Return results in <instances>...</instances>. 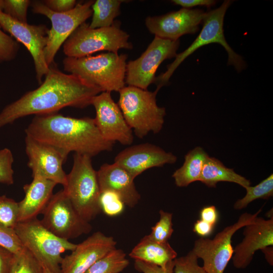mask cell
<instances>
[{
	"mask_svg": "<svg viewBox=\"0 0 273 273\" xmlns=\"http://www.w3.org/2000/svg\"><path fill=\"white\" fill-rule=\"evenodd\" d=\"M44 80L36 89L27 92L7 105L0 112V128L31 115L57 113L67 107L84 108L102 92L79 77L63 72L54 63Z\"/></svg>",
	"mask_w": 273,
	"mask_h": 273,
	"instance_id": "cell-1",
	"label": "cell"
},
{
	"mask_svg": "<svg viewBox=\"0 0 273 273\" xmlns=\"http://www.w3.org/2000/svg\"><path fill=\"white\" fill-rule=\"evenodd\" d=\"M25 132L55 148L66 158L72 152L92 158L102 152L111 151L114 144L102 136L94 118H73L57 113L35 115Z\"/></svg>",
	"mask_w": 273,
	"mask_h": 273,
	"instance_id": "cell-2",
	"label": "cell"
},
{
	"mask_svg": "<svg viewBox=\"0 0 273 273\" xmlns=\"http://www.w3.org/2000/svg\"><path fill=\"white\" fill-rule=\"evenodd\" d=\"M126 54L108 52L80 58L66 57L64 70L79 77L102 92H119L125 86Z\"/></svg>",
	"mask_w": 273,
	"mask_h": 273,
	"instance_id": "cell-3",
	"label": "cell"
},
{
	"mask_svg": "<svg viewBox=\"0 0 273 273\" xmlns=\"http://www.w3.org/2000/svg\"><path fill=\"white\" fill-rule=\"evenodd\" d=\"M158 91L128 85L118 92L117 104L127 124L139 138L145 137L150 132L157 133L163 127L166 110L157 104Z\"/></svg>",
	"mask_w": 273,
	"mask_h": 273,
	"instance_id": "cell-4",
	"label": "cell"
},
{
	"mask_svg": "<svg viewBox=\"0 0 273 273\" xmlns=\"http://www.w3.org/2000/svg\"><path fill=\"white\" fill-rule=\"evenodd\" d=\"M91 158L74 154L73 166L63 189L79 215L89 222L102 211L97 171Z\"/></svg>",
	"mask_w": 273,
	"mask_h": 273,
	"instance_id": "cell-5",
	"label": "cell"
},
{
	"mask_svg": "<svg viewBox=\"0 0 273 273\" xmlns=\"http://www.w3.org/2000/svg\"><path fill=\"white\" fill-rule=\"evenodd\" d=\"M232 1H224L218 8L206 13L203 20V27L200 33L192 43L184 52L178 54L167 70L156 77L154 83L160 89L166 85L175 69L190 55L200 48L212 43L221 44L228 55V64L233 65L238 72L243 70L246 64L242 57L236 53L225 40L223 29L224 17Z\"/></svg>",
	"mask_w": 273,
	"mask_h": 273,
	"instance_id": "cell-6",
	"label": "cell"
},
{
	"mask_svg": "<svg viewBox=\"0 0 273 273\" xmlns=\"http://www.w3.org/2000/svg\"><path fill=\"white\" fill-rule=\"evenodd\" d=\"M14 229L24 247L52 273H61L62 254L76 246L55 235L37 218L19 222Z\"/></svg>",
	"mask_w": 273,
	"mask_h": 273,
	"instance_id": "cell-7",
	"label": "cell"
},
{
	"mask_svg": "<svg viewBox=\"0 0 273 273\" xmlns=\"http://www.w3.org/2000/svg\"><path fill=\"white\" fill-rule=\"evenodd\" d=\"M129 35L115 21L108 27L93 29L85 22L81 24L63 44L68 57L80 58L102 51L118 53L121 49H131Z\"/></svg>",
	"mask_w": 273,
	"mask_h": 273,
	"instance_id": "cell-8",
	"label": "cell"
},
{
	"mask_svg": "<svg viewBox=\"0 0 273 273\" xmlns=\"http://www.w3.org/2000/svg\"><path fill=\"white\" fill-rule=\"evenodd\" d=\"M94 2L88 1L78 3L73 9L63 13L51 10L42 1L31 3L33 13L45 16L51 22L44 51L45 60L49 66L54 63L57 53L70 35L92 15V6Z\"/></svg>",
	"mask_w": 273,
	"mask_h": 273,
	"instance_id": "cell-9",
	"label": "cell"
},
{
	"mask_svg": "<svg viewBox=\"0 0 273 273\" xmlns=\"http://www.w3.org/2000/svg\"><path fill=\"white\" fill-rule=\"evenodd\" d=\"M261 211L260 209L254 214L244 213L237 222L225 227L212 239L201 237L195 241L192 250L203 260V267L207 273H223L234 253L232 237L238 230L252 222Z\"/></svg>",
	"mask_w": 273,
	"mask_h": 273,
	"instance_id": "cell-10",
	"label": "cell"
},
{
	"mask_svg": "<svg viewBox=\"0 0 273 273\" xmlns=\"http://www.w3.org/2000/svg\"><path fill=\"white\" fill-rule=\"evenodd\" d=\"M179 46V39L171 40L155 36L140 57L127 63L125 83L147 89L151 83H154L159 65L166 59L175 58Z\"/></svg>",
	"mask_w": 273,
	"mask_h": 273,
	"instance_id": "cell-11",
	"label": "cell"
},
{
	"mask_svg": "<svg viewBox=\"0 0 273 273\" xmlns=\"http://www.w3.org/2000/svg\"><path fill=\"white\" fill-rule=\"evenodd\" d=\"M40 220L55 235L69 240L89 233L92 226L77 213L63 190L53 194Z\"/></svg>",
	"mask_w": 273,
	"mask_h": 273,
	"instance_id": "cell-12",
	"label": "cell"
},
{
	"mask_svg": "<svg viewBox=\"0 0 273 273\" xmlns=\"http://www.w3.org/2000/svg\"><path fill=\"white\" fill-rule=\"evenodd\" d=\"M0 26L4 31L18 42L22 43L31 55L40 84L47 74L49 66L47 64L44 51L47 44L49 29L43 24L30 25L17 21L0 11Z\"/></svg>",
	"mask_w": 273,
	"mask_h": 273,
	"instance_id": "cell-13",
	"label": "cell"
},
{
	"mask_svg": "<svg viewBox=\"0 0 273 273\" xmlns=\"http://www.w3.org/2000/svg\"><path fill=\"white\" fill-rule=\"evenodd\" d=\"M92 105L96 111V124L102 136L107 141L123 145L133 141L132 129L126 122L122 113L111 96V93L103 92L95 96Z\"/></svg>",
	"mask_w": 273,
	"mask_h": 273,
	"instance_id": "cell-14",
	"label": "cell"
},
{
	"mask_svg": "<svg viewBox=\"0 0 273 273\" xmlns=\"http://www.w3.org/2000/svg\"><path fill=\"white\" fill-rule=\"evenodd\" d=\"M206 14L201 9L181 8L160 16H149L145 24L155 36L176 40L185 34L196 33Z\"/></svg>",
	"mask_w": 273,
	"mask_h": 273,
	"instance_id": "cell-15",
	"label": "cell"
},
{
	"mask_svg": "<svg viewBox=\"0 0 273 273\" xmlns=\"http://www.w3.org/2000/svg\"><path fill=\"white\" fill-rule=\"evenodd\" d=\"M25 152L32 176H39L64 186L67 174L63 165L67 158L55 148L26 135Z\"/></svg>",
	"mask_w": 273,
	"mask_h": 273,
	"instance_id": "cell-16",
	"label": "cell"
},
{
	"mask_svg": "<svg viewBox=\"0 0 273 273\" xmlns=\"http://www.w3.org/2000/svg\"><path fill=\"white\" fill-rule=\"evenodd\" d=\"M114 238L98 231L78 244L63 258L61 273H85L98 260L116 248Z\"/></svg>",
	"mask_w": 273,
	"mask_h": 273,
	"instance_id": "cell-17",
	"label": "cell"
},
{
	"mask_svg": "<svg viewBox=\"0 0 273 273\" xmlns=\"http://www.w3.org/2000/svg\"><path fill=\"white\" fill-rule=\"evenodd\" d=\"M177 157L171 152L150 143L129 147L115 157L114 163L125 169L133 178L147 169L162 167L176 162Z\"/></svg>",
	"mask_w": 273,
	"mask_h": 273,
	"instance_id": "cell-18",
	"label": "cell"
},
{
	"mask_svg": "<svg viewBox=\"0 0 273 273\" xmlns=\"http://www.w3.org/2000/svg\"><path fill=\"white\" fill-rule=\"evenodd\" d=\"M244 227V238L234 249L232 257L234 267L238 269L247 267L256 251L273 245V217L257 216Z\"/></svg>",
	"mask_w": 273,
	"mask_h": 273,
	"instance_id": "cell-19",
	"label": "cell"
},
{
	"mask_svg": "<svg viewBox=\"0 0 273 273\" xmlns=\"http://www.w3.org/2000/svg\"><path fill=\"white\" fill-rule=\"evenodd\" d=\"M101 193L110 191L120 198L125 205L134 207L141 199L132 176L123 167L114 162L104 163L97 171Z\"/></svg>",
	"mask_w": 273,
	"mask_h": 273,
	"instance_id": "cell-20",
	"label": "cell"
},
{
	"mask_svg": "<svg viewBox=\"0 0 273 273\" xmlns=\"http://www.w3.org/2000/svg\"><path fill=\"white\" fill-rule=\"evenodd\" d=\"M32 181L23 186L24 198L18 203V222L37 218L42 214L53 195L57 185L39 176H32Z\"/></svg>",
	"mask_w": 273,
	"mask_h": 273,
	"instance_id": "cell-21",
	"label": "cell"
},
{
	"mask_svg": "<svg viewBox=\"0 0 273 273\" xmlns=\"http://www.w3.org/2000/svg\"><path fill=\"white\" fill-rule=\"evenodd\" d=\"M129 256L134 260L164 267L176 258L177 253L168 242H158L147 235L134 247Z\"/></svg>",
	"mask_w": 273,
	"mask_h": 273,
	"instance_id": "cell-22",
	"label": "cell"
},
{
	"mask_svg": "<svg viewBox=\"0 0 273 273\" xmlns=\"http://www.w3.org/2000/svg\"><path fill=\"white\" fill-rule=\"evenodd\" d=\"M209 188H215L218 182L236 183L244 188L251 185L250 180L225 167L218 159L208 157L205 161L199 180Z\"/></svg>",
	"mask_w": 273,
	"mask_h": 273,
	"instance_id": "cell-23",
	"label": "cell"
},
{
	"mask_svg": "<svg viewBox=\"0 0 273 273\" xmlns=\"http://www.w3.org/2000/svg\"><path fill=\"white\" fill-rule=\"evenodd\" d=\"M209 155L201 147H196L185 156L183 165L176 169L172 177L177 187H185L199 181L203 165Z\"/></svg>",
	"mask_w": 273,
	"mask_h": 273,
	"instance_id": "cell-24",
	"label": "cell"
},
{
	"mask_svg": "<svg viewBox=\"0 0 273 273\" xmlns=\"http://www.w3.org/2000/svg\"><path fill=\"white\" fill-rule=\"evenodd\" d=\"M124 1L97 0L92 6V19L89 27L99 28L111 26L120 15L121 4Z\"/></svg>",
	"mask_w": 273,
	"mask_h": 273,
	"instance_id": "cell-25",
	"label": "cell"
},
{
	"mask_svg": "<svg viewBox=\"0 0 273 273\" xmlns=\"http://www.w3.org/2000/svg\"><path fill=\"white\" fill-rule=\"evenodd\" d=\"M129 264L126 253L115 248L98 260L85 273H120Z\"/></svg>",
	"mask_w": 273,
	"mask_h": 273,
	"instance_id": "cell-26",
	"label": "cell"
},
{
	"mask_svg": "<svg viewBox=\"0 0 273 273\" xmlns=\"http://www.w3.org/2000/svg\"><path fill=\"white\" fill-rule=\"evenodd\" d=\"M246 193L245 196L238 199L234 205L236 210H241L255 200L258 199H268L273 195V174L262 180L257 185L245 188Z\"/></svg>",
	"mask_w": 273,
	"mask_h": 273,
	"instance_id": "cell-27",
	"label": "cell"
},
{
	"mask_svg": "<svg viewBox=\"0 0 273 273\" xmlns=\"http://www.w3.org/2000/svg\"><path fill=\"white\" fill-rule=\"evenodd\" d=\"M10 273H43L42 267L26 249L15 254Z\"/></svg>",
	"mask_w": 273,
	"mask_h": 273,
	"instance_id": "cell-28",
	"label": "cell"
},
{
	"mask_svg": "<svg viewBox=\"0 0 273 273\" xmlns=\"http://www.w3.org/2000/svg\"><path fill=\"white\" fill-rule=\"evenodd\" d=\"M159 215V220L152 227L151 232L149 235L156 241L168 242L174 231L172 228V214L160 210Z\"/></svg>",
	"mask_w": 273,
	"mask_h": 273,
	"instance_id": "cell-29",
	"label": "cell"
},
{
	"mask_svg": "<svg viewBox=\"0 0 273 273\" xmlns=\"http://www.w3.org/2000/svg\"><path fill=\"white\" fill-rule=\"evenodd\" d=\"M31 3L29 0H0V11L17 21L27 23V11Z\"/></svg>",
	"mask_w": 273,
	"mask_h": 273,
	"instance_id": "cell-30",
	"label": "cell"
},
{
	"mask_svg": "<svg viewBox=\"0 0 273 273\" xmlns=\"http://www.w3.org/2000/svg\"><path fill=\"white\" fill-rule=\"evenodd\" d=\"M18 218V202L6 195L0 196V223L14 228Z\"/></svg>",
	"mask_w": 273,
	"mask_h": 273,
	"instance_id": "cell-31",
	"label": "cell"
},
{
	"mask_svg": "<svg viewBox=\"0 0 273 273\" xmlns=\"http://www.w3.org/2000/svg\"><path fill=\"white\" fill-rule=\"evenodd\" d=\"M0 246L15 255L22 252L25 248L14 229L1 223Z\"/></svg>",
	"mask_w": 273,
	"mask_h": 273,
	"instance_id": "cell-32",
	"label": "cell"
},
{
	"mask_svg": "<svg viewBox=\"0 0 273 273\" xmlns=\"http://www.w3.org/2000/svg\"><path fill=\"white\" fill-rule=\"evenodd\" d=\"M198 259L192 250L185 256L176 257L174 260L173 273H207L198 264Z\"/></svg>",
	"mask_w": 273,
	"mask_h": 273,
	"instance_id": "cell-33",
	"label": "cell"
},
{
	"mask_svg": "<svg viewBox=\"0 0 273 273\" xmlns=\"http://www.w3.org/2000/svg\"><path fill=\"white\" fill-rule=\"evenodd\" d=\"M19 48V43L0 27V63L15 59Z\"/></svg>",
	"mask_w": 273,
	"mask_h": 273,
	"instance_id": "cell-34",
	"label": "cell"
},
{
	"mask_svg": "<svg viewBox=\"0 0 273 273\" xmlns=\"http://www.w3.org/2000/svg\"><path fill=\"white\" fill-rule=\"evenodd\" d=\"M13 162V155L9 149L0 150V183L7 185L14 184Z\"/></svg>",
	"mask_w": 273,
	"mask_h": 273,
	"instance_id": "cell-35",
	"label": "cell"
},
{
	"mask_svg": "<svg viewBox=\"0 0 273 273\" xmlns=\"http://www.w3.org/2000/svg\"><path fill=\"white\" fill-rule=\"evenodd\" d=\"M100 204L102 211L109 216L120 214L125 205L118 195L110 191L101 193Z\"/></svg>",
	"mask_w": 273,
	"mask_h": 273,
	"instance_id": "cell-36",
	"label": "cell"
},
{
	"mask_svg": "<svg viewBox=\"0 0 273 273\" xmlns=\"http://www.w3.org/2000/svg\"><path fill=\"white\" fill-rule=\"evenodd\" d=\"M174 261L169 262L165 267L147 263L139 260H135V269L142 273H173Z\"/></svg>",
	"mask_w": 273,
	"mask_h": 273,
	"instance_id": "cell-37",
	"label": "cell"
},
{
	"mask_svg": "<svg viewBox=\"0 0 273 273\" xmlns=\"http://www.w3.org/2000/svg\"><path fill=\"white\" fill-rule=\"evenodd\" d=\"M42 2L49 9L58 13L69 11L77 3L75 0H44Z\"/></svg>",
	"mask_w": 273,
	"mask_h": 273,
	"instance_id": "cell-38",
	"label": "cell"
},
{
	"mask_svg": "<svg viewBox=\"0 0 273 273\" xmlns=\"http://www.w3.org/2000/svg\"><path fill=\"white\" fill-rule=\"evenodd\" d=\"M15 254L0 246V273H10Z\"/></svg>",
	"mask_w": 273,
	"mask_h": 273,
	"instance_id": "cell-39",
	"label": "cell"
},
{
	"mask_svg": "<svg viewBox=\"0 0 273 273\" xmlns=\"http://www.w3.org/2000/svg\"><path fill=\"white\" fill-rule=\"evenodd\" d=\"M200 219L215 226L218 218V214L215 206L203 208L200 213Z\"/></svg>",
	"mask_w": 273,
	"mask_h": 273,
	"instance_id": "cell-40",
	"label": "cell"
},
{
	"mask_svg": "<svg viewBox=\"0 0 273 273\" xmlns=\"http://www.w3.org/2000/svg\"><path fill=\"white\" fill-rule=\"evenodd\" d=\"M171 2L186 9L199 6L209 8L216 4V1L213 0H173Z\"/></svg>",
	"mask_w": 273,
	"mask_h": 273,
	"instance_id": "cell-41",
	"label": "cell"
},
{
	"mask_svg": "<svg viewBox=\"0 0 273 273\" xmlns=\"http://www.w3.org/2000/svg\"><path fill=\"white\" fill-rule=\"evenodd\" d=\"M214 226L201 219L197 220L195 223L193 231L201 237L210 235L213 232Z\"/></svg>",
	"mask_w": 273,
	"mask_h": 273,
	"instance_id": "cell-42",
	"label": "cell"
},
{
	"mask_svg": "<svg viewBox=\"0 0 273 273\" xmlns=\"http://www.w3.org/2000/svg\"><path fill=\"white\" fill-rule=\"evenodd\" d=\"M261 251L264 253L265 258L267 262L270 265L273 264V248L272 246H268L262 250Z\"/></svg>",
	"mask_w": 273,
	"mask_h": 273,
	"instance_id": "cell-43",
	"label": "cell"
},
{
	"mask_svg": "<svg viewBox=\"0 0 273 273\" xmlns=\"http://www.w3.org/2000/svg\"><path fill=\"white\" fill-rule=\"evenodd\" d=\"M42 267L43 273H52L50 270L44 266Z\"/></svg>",
	"mask_w": 273,
	"mask_h": 273,
	"instance_id": "cell-44",
	"label": "cell"
}]
</instances>
